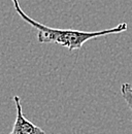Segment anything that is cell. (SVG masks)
Listing matches in <instances>:
<instances>
[{
    "label": "cell",
    "instance_id": "6da1fadb",
    "mask_svg": "<svg viewBox=\"0 0 132 134\" xmlns=\"http://www.w3.org/2000/svg\"><path fill=\"white\" fill-rule=\"evenodd\" d=\"M13 5L18 13V15L22 18L27 24L31 25L34 29L37 30V39L40 43H57L59 46H62L67 48L69 51L80 50L82 46L90 39L111 35V34H119L127 31L128 24L127 23H121L118 26L109 29H104L100 31L94 32H88V31H80V30H71V29H56L51 28L43 24L38 23L37 21L33 20L29 17L24 10L21 8L19 0H12Z\"/></svg>",
    "mask_w": 132,
    "mask_h": 134
},
{
    "label": "cell",
    "instance_id": "7a4b0ae2",
    "mask_svg": "<svg viewBox=\"0 0 132 134\" xmlns=\"http://www.w3.org/2000/svg\"><path fill=\"white\" fill-rule=\"evenodd\" d=\"M16 116L12 131L8 134H47L40 127L34 125L23 114V107L19 96H14Z\"/></svg>",
    "mask_w": 132,
    "mask_h": 134
},
{
    "label": "cell",
    "instance_id": "3957f363",
    "mask_svg": "<svg viewBox=\"0 0 132 134\" xmlns=\"http://www.w3.org/2000/svg\"><path fill=\"white\" fill-rule=\"evenodd\" d=\"M121 94L124 101L126 102V105L131 110L132 114V87L129 83H124L121 86Z\"/></svg>",
    "mask_w": 132,
    "mask_h": 134
}]
</instances>
